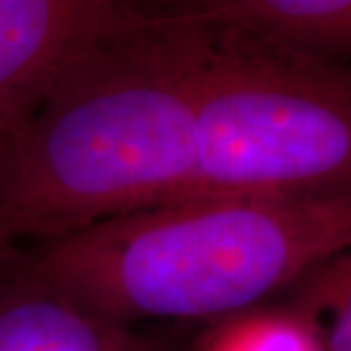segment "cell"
Here are the masks:
<instances>
[{"mask_svg": "<svg viewBox=\"0 0 351 351\" xmlns=\"http://www.w3.org/2000/svg\"><path fill=\"white\" fill-rule=\"evenodd\" d=\"M314 271L302 295L308 314L330 313L324 351H351V252L336 256Z\"/></svg>", "mask_w": 351, "mask_h": 351, "instance_id": "cell-7", "label": "cell"}, {"mask_svg": "<svg viewBox=\"0 0 351 351\" xmlns=\"http://www.w3.org/2000/svg\"><path fill=\"white\" fill-rule=\"evenodd\" d=\"M232 0H195L197 4V10H213V8H221L230 4Z\"/></svg>", "mask_w": 351, "mask_h": 351, "instance_id": "cell-9", "label": "cell"}, {"mask_svg": "<svg viewBox=\"0 0 351 351\" xmlns=\"http://www.w3.org/2000/svg\"><path fill=\"white\" fill-rule=\"evenodd\" d=\"M123 2H125V0H123ZM186 2H188L189 10H197V4H195V0H186ZM131 6H133V4H131Z\"/></svg>", "mask_w": 351, "mask_h": 351, "instance_id": "cell-10", "label": "cell"}, {"mask_svg": "<svg viewBox=\"0 0 351 351\" xmlns=\"http://www.w3.org/2000/svg\"><path fill=\"white\" fill-rule=\"evenodd\" d=\"M346 252L351 189L168 201L63 239L0 246V269L129 324L244 313Z\"/></svg>", "mask_w": 351, "mask_h": 351, "instance_id": "cell-2", "label": "cell"}, {"mask_svg": "<svg viewBox=\"0 0 351 351\" xmlns=\"http://www.w3.org/2000/svg\"><path fill=\"white\" fill-rule=\"evenodd\" d=\"M123 0H0V137L16 127L51 78Z\"/></svg>", "mask_w": 351, "mask_h": 351, "instance_id": "cell-4", "label": "cell"}, {"mask_svg": "<svg viewBox=\"0 0 351 351\" xmlns=\"http://www.w3.org/2000/svg\"><path fill=\"white\" fill-rule=\"evenodd\" d=\"M207 351H324L304 318L263 316L237 322Z\"/></svg>", "mask_w": 351, "mask_h": 351, "instance_id": "cell-8", "label": "cell"}, {"mask_svg": "<svg viewBox=\"0 0 351 351\" xmlns=\"http://www.w3.org/2000/svg\"><path fill=\"white\" fill-rule=\"evenodd\" d=\"M182 16L197 131L186 197L351 189V61L209 10Z\"/></svg>", "mask_w": 351, "mask_h": 351, "instance_id": "cell-3", "label": "cell"}, {"mask_svg": "<svg viewBox=\"0 0 351 351\" xmlns=\"http://www.w3.org/2000/svg\"><path fill=\"white\" fill-rule=\"evenodd\" d=\"M209 12L302 49L351 61V0H232Z\"/></svg>", "mask_w": 351, "mask_h": 351, "instance_id": "cell-6", "label": "cell"}, {"mask_svg": "<svg viewBox=\"0 0 351 351\" xmlns=\"http://www.w3.org/2000/svg\"><path fill=\"white\" fill-rule=\"evenodd\" d=\"M195 160L184 16L129 6L0 137V246L63 239L182 199Z\"/></svg>", "mask_w": 351, "mask_h": 351, "instance_id": "cell-1", "label": "cell"}, {"mask_svg": "<svg viewBox=\"0 0 351 351\" xmlns=\"http://www.w3.org/2000/svg\"><path fill=\"white\" fill-rule=\"evenodd\" d=\"M0 351H158L129 324L0 269Z\"/></svg>", "mask_w": 351, "mask_h": 351, "instance_id": "cell-5", "label": "cell"}]
</instances>
